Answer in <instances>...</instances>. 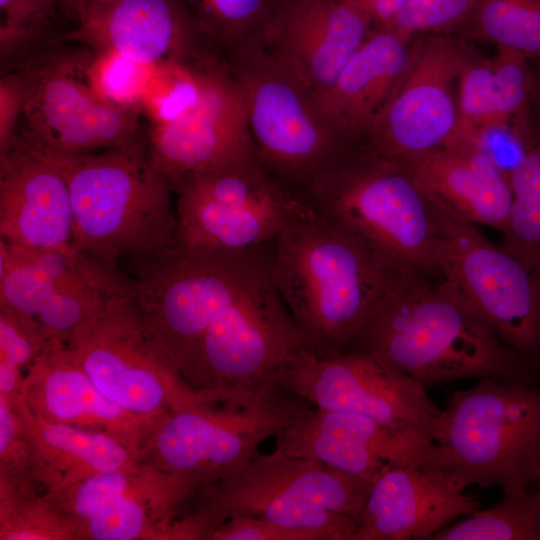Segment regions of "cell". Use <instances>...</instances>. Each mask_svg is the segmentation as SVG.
Instances as JSON below:
<instances>
[{"mask_svg":"<svg viewBox=\"0 0 540 540\" xmlns=\"http://www.w3.org/2000/svg\"><path fill=\"white\" fill-rule=\"evenodd\" d=\"M275 286L306 350L330 357L408 273L309 207L271 245Z\"/></svg>","mask_w":540,"mask_h":540,"instance_id":"6da1fadb","label":"cell"},{"mask_svg":"<svg viewBox=\"0 0 540 540\" xmlns=\"http://www.w3.org/2000/svg\"><path fill=\"white\" fill-rule=\"evenodd\" d=\"M406 274L346 350L366 352L425 388L461 379L540 382V368L472 314L439 278Z\"/></svg>","mask_w":540,"mask_h":540,"instance_id":"7a4b0ae2","label":"cell"},{"mask_svg":"<svg viewBox=\"0 0 540 540\" xmlns=\"http://www.w3.org/2000/svg\"><path fill=\"white\" fill-rule=\"evenodd\" d=\"M41 157L68 185L78 251L118 271L127 262L133 271L178 242L174 191L144 134L100 152Z\"/></svg>","mask_w":540,"mask_h":540,"instance_id":"3957f363","label":"cell"},{"mask_svg":"<svg viewBox=\"0 0 540 540\" xmlns=\"http://www.w3.org/2000/svg\"><path fill=\"white\" fill-rule=\"evenodd\" d=\"M302 192L315 212L405 270L440 278L434 203L400 160L363 141Z\"/></svg>","mask_w":540,"mask_h":540,"instance_id":"277c9868","label":"cell"},{"mask_svg":"<svg viewBox=\"0 0 540 540\" xmlns=\"http://www.w3.org/2000/svg\"><path fill=\"white\" fill-rule=\"evenodd\" d=\"M270 272L271 243L225 251L177 242L133 270V297L143 321L188 385L208 327Z\"/></svg>","mask_w":540,"mask_h":540,"instance_id":"5b68a950","label":"cell"},{"mask_svg":"<svg viewBox=\"0 0 540 540\" xmlns=\"http://www.w3.org/2000/svg\"><path fill=\"white\" fill-rule=\"evenodd\" d=\"M374 479L274 450L255 454L202 489L191 511L207 524L209 537L229 517L240 515L323 531L332 540H352Z\"/></svg>","mask_w":540,"mask_h":540,"instance_id":"8992f818","label":"cell"},{"mask_svg":"<svg viewBox=\"0 0 540 540\" xmlns=\"http://www.w3.org/2000/svg\"><path fill=\"white\" fill-rule=\"evenodd\" d=\"M433 440L460 490L533 484L540 468V382L482 379L454 391Z\"/></svg>","mask_w":540,"mask_h":540,"instance_id":"52a82bcc","label":"cell"},{"mask_svg":"<svg viewBox=\"0 0 540 540\" xmlns=\"http://www.w3.org/2000/svg\"><path fill=\"white\" fill-rule=\"evenodd\" d=\"M58 44L50 42L8 70L18 73L23 86L17 141L52 157L100 152L141 136V110L114 104L96 89L94 51Z\"/></svg>","mask_w":540,"mask_h":540,"instance_id":"ba28073f","label":"cell"},{"mask_svg":"<svg viewBox=\"0 0 540 540\" xmlns=\"http://www.w3.org/2000/svg\"><path fill=\"white\" fill-rule=\"evenodd\" d=\"M241 95L263 164L303 191L354 146L329 121L315 95L264 45L223 61Z\"/></svg>","mask_w":540,"mask_h":540,"instance_id":"9c48e42d","label":"cell"},{"mask_svg":"<svg viewBox=\"0 0 540 540\" xmlns=\"http://www.w3.org/2000/svg\"><path fill=\"white\" fill-rule=\"evenodd\" d=\"M177 240L238 251L272 243L309 204L258 155L187 175L173 186Z\"/></svg>","mask_w":540,"mask_h":540,"instance_id":"30bf717a","label":"cell"},{"mask_svg":"<svg viewBox=\"0 0 540 540\" xmlns=\"http://www.w3.org/2000/svg\"><path fill=\"white\" fill-rule=\"evenodd\" d=\"M222 403L221 409L208 403L165 415L138 461L204 489L247 463L307 401L275 385Z\"/></svg>","mask_w":540,"mask_h":540,"instance_id":"8fae6325","label":"cell"},{"mask_svg":"<svg viewBox=\"0 0 540 540\" xmlns=\"http://www.w3.org/2000/svg\"><path fill=\"white\" fill-rule=\"evenodd\" d=\"M440 279L505 343L540 368V274L437 200Z\"/></svg>","mask_w":540,"mask_h":540,"instance_id":"7c38bea8","label":"cell"},{"mask_svg":"<svg viewBox=\"0 0 540 540\" xmlns=\"http://www.w3.org/2000/svg\"><path fill=\"white\" fill-rule=\"evenodd\" d=\"M306 350L271 272L226 307L204 333L189 385L218 403L280 384Z\"/></svg>","mask_w":540,"mask_h":540,"instance_id":"4fadbf2b","label":"cell"},{"mask_svg":"<svg viewBox=\"0 0 540 540\" xmlns=\"http://www.w3.org/2000/svg\"><path fill=\"white\" fill-rule=\"evenodd\" d=\"M67 346L94 384L132 413L162 416L208 404L153 339L133 294L111 298Z\"/></svg>","mask_w":540,"mask_h":540,"instance_id":"5bb4252c","label":"cell"},{"mask_svg":"<svg viewBox=\"0 0 540 540\" xmlns=\"http://www.w3.org/2000/svg\"><path fill=\"white\" fill-rule=\"evenodd\" d=\"M203 489L139 461L92 475L53 497L78 540H186L181 518Z\"/></svg>","mask_w":540,"mask_h":540,"instance_id":"9a60e30c","label":"cell"},{"mask_svg":"<svg viewBox=\"0 0 540 540\" xmlns=\"http://www.w3.org/2000/svg\"><path fill=\"white\" fill-rule=\"evenodd\" d=\"M280 384L313 406L416 430L432 440L441 412L418 381L356 350L330 357L304 350L282 373Z\"/></svg>","mask_w":540,"mask_h":540,"instance_id":"2e32d148","label":"cell"},{"mask_svg":"<svg viewBox=\"0 0 540 540\" xmlns=\"http://www.w3.org/2000/svg\"><path fill=\"white\" fill-rule=\"evenodd\" d=\"M190 68L196 100L175 119L150 124L144 134L154 166L172 186L187 175L257 155L241 95L224 62L211 57Z\"/></svg>","mask_w":540,"mask_h":540,"instance_id":"e0dca14e","label":"cell"},{"mask_svg":"<svg viewBox=\"0 0 540 540\" xmlns=\"http://www.w3.org/2000/svg\"><path fill=\"white\" fill-rule=\"evenodd\" d=\"M467 60L449 38L424 41L411 55L364 142L395 159L447 146L457 126L454 84Z\"/></svg>","mask_w":540,"mask_h":540,"instance_id":"ac0fdd59","label":"cell"},{"mask_svg":"<svg viewBox=\"0 0 540 540\" xmlns=\"http://www.w3.org/2000/svg\"><path fill=\"white\" fill-rule=\"evenodd\" d=\"M275 436V450L351 474L375 478L388 466L445 471L439 447L427 435L310 403L300 407Z\"/></svg>","mask_w":540,"mask_h":540,"instance_id":"d6986e66","label":"cell"},{"mask_svg":"<svg viewBox=\"0 0 540 540\" xmlns=\"http://www.w3.org/2000/svg\"><path fill=\"white\" fill-rule=\"evenodd\" d=\"M59 38L152 66L187 67L214 55L182 0H120Z\"/></svg>","mask_w":540,"mask_h":540,"instance_id":"ffe728a7","label":"cell"},{"mask_svg":"<svg viewBox=\"0 0 540 540\" xmlns=\"http://www.w3.org/2000/svg\"><path fill=\"white\" fill-rule=\"evenodd\" d=\"M374 26L354 0H286L265 47L317 98Z\"/></svg>","mask_w":540,"mask_h":540,"instance_id":"44dd1931","label":"cell"},{"mask_svg":"<svg viewBox=\"0 0 540 540\" xmlns=\"http://www.w3.org/2000/svg\"><path fill=\"white\" fill-rule=\"evenodd\" d=\"M19 398L39 419L107 434L138 457L165 416L139 415L116 404L94 384L67 344L55 345L28 366Z\"/></svg>","mask_w":540,"mask_h":540,"instance_id":"7402d4cb","label":"cell"},{"mask_svg":"<svg viewBox=\"0 0 540 540\" xmlns=\"http://www.w3.org/2000/svg\"><path fill=\"white\" fill-rule=\"evenodd\" d=\"M479 508L440 468L388 466L371 485L352 540H430Z\"/></svg>","mask_w":540,"mask_h":540,"instance_id":"603a6c76","label":"cell"},{"mask_svg":"<svg viewBox=\"0 0 540 540\" xmlns=\"http://www.w3.org/2000/svg\"><path fill=\"white\" fill-rule=\"evenodd\" d=\"M0 235L6 243L23 248L75 249L65 179L17 140L0 156Z\"/></svg>","mask_w":540,"mask_h":540,"instance_id":"cb8c5ba5","label":"cell"},{"mask_svg":"<svg viewBox=\"0 0 540 540\" xmlns=\"http://www.w3.org/2000/svg\"><path fill=\"white\" fill-rule=\"evenodd\" d=\"M398 160L427 196L468 222L503 233L512 205L510 181L476 147L443 146Z\"/></svg>","mask_w":540,"mask_h":540,"instance_id":"d4e9b609","label":"cell"},{"mask_svg":"<svg viewBox=\"0 0 540 540\" xmlns=\"http://www.w3.org/2000/svg\"><path fill=\"white\" fill-rule=\"evenodd\" d=\"M409 38L389 26H374L340 75L317 101L332 125L360 143L405 72Z\"/></svg>","mask_w":540,"mask_h":540,"instance_id":"484cf974","label":"cell"},{"mask_svg":"<svg viewBox=\"0 0 540 540\" xmlns=\"http://www.w3.org/2000/svg\"><path fill=\"white\" fill-rule=\"evenodd\" d=\"M80 280L133 292L131 277L77 249L23 248L0 239V306L36 317L55 291Z\"/></svg>","mask_w":540,"mask_h":540,"instance_id":"4316f807","label":"cell"},{"mask_svg":"<svg viewBox=\"0 0 540 540\" xmlns=\"http://www.w3.org/2000/svg\"><path fill=\"white\" fill-rule=\"evenodd\" d=\"M12 401L29 436L30 476L51 498L92 475L138 462L135 452L107 434L39 419L20 398Z\"/></svg>","mask_w":540,"mask_h":540,"instance_id":"83f0119b","label":"cell"},{"mask_svg":"<svg viewBox=\"0 0 540 540\" xmlns=\"http://www.w3.org/2000/svg\"><path fill=\"white\" fill-rule=\"evenodd\" d=\"M222 61L266 44L286 0H182Z\"/></svg>","mask_w":540,"mask_h":540,"instance_id":"f1b7e54d","label":"cell"},{"mask_svg":"<svg viewBox=\"0 0 540 540\" xmlns=\"http://www.w3.org/2000/svg\"><path fill=\"white\" fill-rule=\"evenodd\" d=\"M0 540H78V533L32 478L0 473Z\"/></svg>","mask_w":540,"mask_h":540,"instance_id":"f546056e","label":"cell"},{"mask_svg":"<svg viewBox=\"0 0 540 540\" xmlns=\"http://www.w3.org/2000/svg\"><path fill=\"white\" fill-rule=\"evenodd\" d=\"M430 540H540V486L502 489L494 505L447 525Z\"/></svg>","mask_w":540,"mask_h":540,"instance_id":"4dcf8cb0","label":"cell"},{"mask_svg":"<svg viewBox=\"0 0 540 540\" xmlns=\"http://www.w3.org/2000/svg\"><path fill=\"white\" fill-rule=\"evenodd\" d=\"M512 205L502 245L540 274V137L509 177Z\"/></svg>","mask_w":540,"mask_h":540,"instance_id":"1f68e13d","label":"cell"},{"mask_svg":"<svg viewBox=\"0 0 540 540\" xmlns=\"http://www.w3.org/2000/svg\"><path fill=\"white\" fill-rule=\"evenodd\" d=\"M464 22L499 48L540 57V0H478Z\"/></svg>","mask_w":540,"mask_h":540,"instance_id":"d6a6232c","label":"cell"},{"mask_svg":"<svg viewBox=\"0 0 540 540\" xmlns=\"http://www.w3.org/2000/svg\"><path fill=\"white\" fill-rule=\"evenodd\" d=\"M457 126L452 145H471L482 130L503 126L499 113L494 62L467 60L456 90Z\"/></svg>","mask_w":540,"mask_h":540,"instance_id":"836d02e7","label":"cell"},{"mask_svg":"<svg viewBox=\"0 0 540 540\" xmlns=\"http://www.w3.org/2000/svg\"><path fill=\"white\" fill-rule=\"evenodd\" d=\"M57 5V0H0L1 60L5 70L52 41L44 36L45 26Z\"/></svg>","mask_w":540,"mask_h":540,"instance_id":"e575fe53","label":"cell"},{"mask_svg":"<svg viewBox=\"0 0 540 540\" xmlns=\"http://www.w3.org/2000/svg\"><path fill=\"white\" fill-rule=\"evenodd\" d=\"M118 294L88 280L62 286L55 291L35 317L56 341L67 344L73 332L102 311Z\"/></svg>","mask_w":540,"mask_h":540,"instance_id":"d590c367","label":"cell"},{"mask_svg":"<svg viewBox=\"0 0 540 540\" xmlns=\"http://www.w3.org/2000/svg\"><path fill=\"white\" fill-rule=\"evenodd\" d=\"M113 51H94L90 66L93 83L110 102L141 110V102L154 71Z\"/></svg>","mask_w":540,"mask_h":540,"instance_id":"8d00e7d4","label":"cell"},{"mask_svg":"<svg viewBox=\"0 0 540 540\" xmlns=\"http://www.w3.org/2000/svg\"><path fill=\"white\" fill-rule=\"evenodd\" d=\"M58 344L64 343L54 340L34 316L0 306V368L26 371Z\"/></svg>","mask_w":540,"mask_h":540,"instance_id":"74e56055","label":"cell"},{"mask_svg":"<svg viewBox=\"0 0 540 540\" xmlns=\"http://www.w3.org/2000/svg\"><path fill=\"white\" fill-rule=\"evenodd\" d=\"M478 0H407L388 25L403 36L439 31L463 23Z\"/></svg>","mask_w":540,"mask_h":540,"instance_id":"f35d334b","label":"cell"},{"mask_svg":"<svg viewBox=\"0 0 540 540\" xmlns=\"http://www.w3.org/2000/svg\"><path fill=\"white\" fill-rule=\"evenodd\" d=\"M28 432L16 403L0 394V473L31 478Z\"/></svg>","mask_w":540,"mask_h":540,"instance_id":"ab89813d","label":"cell"},{"mask_svg":"<svg viewBox=\"0 0 540 540\" xmlns=\"http://www.w3.org/2000/svg\"><path fill=\"white\" fill-rule=\"evenodd\" d=\"M209 540H332V537L319 530L234 515L220 524L211 533Z\"/></svg>","mask_w":540,"mask_h":540,"instance_id":"60d3db41","label":"cell"},{"mask_svg":"<svg viewBox=\"0 0 540 540\" xmlns=\"http://www.w3.org/2000/svg\"><path fill=\"white\" fill-rule=\"evenodd\" d=\"M23 108V86L16 71L4 72L0 81V156L17 140Z\"/></svg>","mask_w":540,"mask_h":540,"instance_id":"b9f144b4","label":"cell"},{"mask_svg":"<svg viewBox=\"0 0 540 540\" xmlns=\"http://www.w3.org/2000/svg\"><path fill=\"white\" fill-rule=\"evenodd\" d=\"M373 20L375 26H388L407 0H354Z\"/></svg>","mask_w":540,"mask_h":540,"instance_id":"7bdbcfd3","label":"cell"},{"mask_svg":"<svg viewBox=\"0 0 540 540\" xmlns=\"http://www.w3.org/2000/svg\"><path fill=\"white\" fill-rule=\"evenodd\" d=\"M59 5L69 9L79 23L87 14L91 0H57Z\"/></svg>","mask_w":540,"mask_h":540,"instance_id":"ee69618b","label":"cell"},{"mask_svg":"<svg viewBox=\"0 0 540 540\" xmlns=\"http://www.w3.org/2000/svg\"><path fill=\"white\" fill-rule=\"evenodd\" d=\"M120 0H91V3H90V6H89V9H88V12L87 14L85 15V17H87L88 15L90 14H93V13H96V12H99L103 9H106L108 8L109 6L113 5L114 3L118 2ZM84 17V18H85ZM83 18V19H84ZM82 19V20H83ZM81 20V21H82Z\"/></svg>","mask_w":540,"mask_h":540,"instance_id":"f6af8a7d","label":"cell"},{"mask_svg":"<svg viewBox=\"0 0 540 540\" xmlns=\"http://www.w3.org/2000/svg\"><path fill=\"white\" fill-rule=\"evenodd\" d=\"M535 483L540 486V468L538 470V473H537V477H536V480H535Z\"/></svg>","mask_w":540,"mask_h":540,"instance_id":"bcb514c9","label":"cell"},{"mask_svg":"<svg viewBox=\"0 0 540 540\" xmlns=\"http://www.w3.org/2000/svg\"><path fill=\"white\" fill-rule=\"evenodd\" d=\"M322 1L339 2V1H343V0H322Z\"/></svg>","mask_w":540,"mask_h":540,"instance_id":"7dc6e473","label":"cell"},{"mask_svg":"<svg viewBox=\"0 0 540 540\" xmlns=\"http://www.w3.org/2000/svg\"><path fill=\"white\" fill-rule=\"evenodd\" d=\"M538 96H539V100H540V82H539V85H538Z\"/></svg>","mask_w":540,"mask_h":540,"instance_id":"c3c4849f","label":"cell"}]
</instances>
